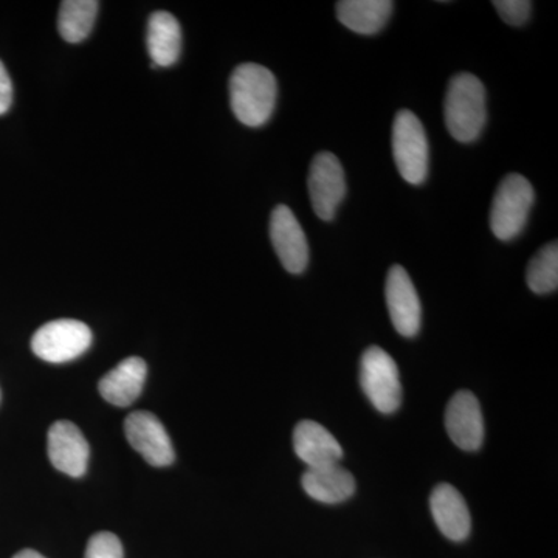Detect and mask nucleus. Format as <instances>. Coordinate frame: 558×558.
Segmentation results:
<instances>
[{
	"label": "nucleus",
	"mask_w": 558,
	"mask_h": 558,
	"mask_svg": "<svg viewBox=\"0 0 558 558\" xmlns=\"http://www.w3.org/2000/svg\"><path fill=\"white\" fill-rule=\"evenodd\" d=\"M230 105L242 124L259 128L277 106L278 84L274 73L259 64H242L230 76Z\"/></svg>",
	"instance_id": "f257e3e1"
},
{
	"label": "nucleus",
	"mask_w": 558,
	"mask_h": 558,
	"mask_svg": "<svg viewBox=\"0 0 558 558\" xmlns=\"http://www.w3.org/2000/svg\"><path fill=\"white\" fill-rule=\"evenodd\" d=\"M447 130L461 143L480 137L487 121L486 87L472 73L451 78L444 105Z\"/></svg>",
	"instance_id": "f03ea898"
},
{
	"label": "nucleus",
	"mask_w": 558,
	"mask_h": 558,
	"mask_svg": "<svg viewBox=\"0 0 558 558\" xmlns=\"http://www.w3.org/2000/svg\"><path fill=\"white\" fill-rule=\"evenodd\" d=\"M535 201L531 182L521 174H509L499 183L490 208V230L499 241H512L526 227Z\"/></svg>",
	"instance_id": "7ed1b4c3"
},
{
	"label": "nucleus",
	"mask_w": 558,
	"mask_h": 558,
	"mask_svg": "<svg viewBox=\"0 0 558 558\" xmlns=\"http://www.w3.org/2000/svg\"><path fill=\"white\" fill-rule=\"evenodd\" d=\"M392 154L405 182L421 185L428 175L429 149L424 124L411 110H400L392 124Z\"/></svg>",
	"instance_id": "20e7f679"
},
{
	"label": "nucleus",
	"mask_w": 558,
	"mask_h": 558,
	"mask_svg": "<svg viewBox=\"0 0 558 558\" xmlns=\"http://www.w3.org/2000/svg\"><path fill=\"white\" fill-rule=\"evenodd\" d=\"M360 384L380 413L391 414L402 402V384L395 359L379 347L366 349L360 365Z\"/></svg>",
	"instance_id": "39448f33"
},
{
	"label": "nucleus",
	"mask_w": 558,
	"mask_h": 558,
	"mask_svg": "<svg viewBox=\"0 0 558 558\" xmlns=\"http://www.w3.org/2000/svg\"><path fill=\"white\" fill-rule=\"evenodd\" d=\"M92 344V330L78 319H54L36 330L32 349L44 362L65 363L78 359Z\"/></svg>",
	"instance_id": "423d86ee"
},
{
	"label": "nucleus",
	"mask_w": 558,
	"mask_h": 558,
	"mask_svg": "<svg viewBox=\"0 0 558 558\" xmlns=\"http://www.w3.org/2000/svg\"><path fill=\"white\" fill-rule=\"evenodd\" d=\"M310 196L315 215L322 220L336 218L337 209L347 196L343 167L332 153H319L311 165Z\"/></svg>",
	"instance_id": "0eeeda50"
},
{
	"label": "nucleus",
	"mask_w": 558,
	"mask_h": 558,
	"mask_svg": "<svg viewBox=\"0 0 558 558\" xmlns=\"http://www.w3.org/2000/svg\"><path fill=\"white\" fill-rule=\"evenodd\" d=\"M124 433L132 449L138 451L154 468H167L175 453L167 428L148 411H134L124 421Z\"/></svg>",
	"instance_id": "6e6552de"
},
{
	"label": "nucleus",
	"mask_w": 558,
	"mask_h": 558,
	"mask_svg": "<svg viewBox=\"0 0 558 558\" xmlns=\"http://www.w3.org/2000/svg\"><path fill=\"white\" fill-rule=\"evenodd\" d=\"M270 240L284 269L303 274L310 264V244L292 209L278 205L270 216Z\"/></svg>",
	"instance_id": "1a4fd4ad"
},
{
	"label": "nucleus",
	"mask_w": 558,
	"mask_h": 558,
	"mask_svg": "<svg viewBox=\"0 0 558 558\" xmlns=\"http://www.w3.org/2000/svg\"><path fill=\"white\" fill-rule=\"evenodd\" d=\"M385 295H387L389 317L400 336H417L422 322L421 300L409 271L402 266H392L389 269Z\"/></svg>",
	"instance_id": "9d476101"
},
{
	"label": "nucleus",
	"mask_w": 558,
	"mask_h": 558,
	"mask_svg": "<svg viewBox=\"0 0 558 558\" xmlns=\"http://www.w3.org/2000/svg\"><path fill=\"white\" fill-rule=\"evenodd\" d=\"M90 449L81 429L69 421H58L49 429L51 464L72 478H80L89 464Z\"/></svg>",
	"instance_id": "9b49d317"
},
{
	"label": "nucleus",
	"mask_w": 558,
	"mask_h": 558,
	"mask_svg": "<svg viewBox=\"0 0 558 558\" xmlns=\"http://www.w3.org/2000/svg\"><path fill=\"white\" fill-rule=\"evenodd\" d=\"M450 439L465 451H476L484 442V418L478 399L470 391H458L446 411Z\"/></svg>",
	"instance_id": "f8f14e48"
},
{
	"label": "nucleus",
	"mask_w": 558,
	"mask_h": 558,
	"mask_svg": "<svg viewBox=\"0 0 558 558\" xmlns=\"http://www.w3.org/2000/svg\"><path fill=\"white\" fill-rule=\"evenodd\" d=\"M293 449L296 457L310 469L340 464L343 458L339 440L329 429L314 421H303L293 432Z\"/></svg>",
	"instance_id": "ddd939ff"
},
{
	"label": "nucleus",
	"mask_w": 558,
	"mask_h": 558,
	"mask_svg": "<svg viewBox=\"0 0 558 558\" xmlns=\"http://www.w3.org/2000/svg\"><path fill=\"white\" fill-rule=\"evenodd\" d=\"M429 509L436 526L453 542H462L469 537L472 519L468 502L457 488L450 484H439L429 497Z\"/></svg>",
	"instance_id": "4468645a"
},
{
	"label": "nucleus",
	"mask_w": 558,
	"mask_h": 558,
	"mask_svg": "<svg viewBox=\"0 0 558 558\" xmlns=\"http://www.w3.org/2000/svg\"><path fill=\"white\" fill-rule=\"evenodd\" d=\"M148 366L145 360L130 357L109 371L98 384L101 398L116 407H128L138 399L145 385Z\"/></svg>",
	"instance_id": "2eb2a0df"
},
{
	"label": "nucleus",
	"mask_w": 558,
	"mask_h": 558,
	"mask_svg": "<svg viewBox=\"0 0 558 558\" xmlns=\"http://www.w3.org/2000/svg\"><path fill=\"white\" fill-rule=\"evenodd\" d=\"M301 484L311 498L325 505H339L355 492L354 476L347 469L340 468V464L307 469Z\"/></svg>",
	"instance_id": "dca6fc26"
},
{
	"label": "nucleus",
	"mask_w": 558,
	"mask_h": 558,
	"mask_svg": "<svg viewBox=\"0 0 558 558\" xmlns=\"http://www.w3.org/2000/svg\"><path fill=\"white\" fill-rule=\"evenodd\" d=\"M395 3L389 0H341L337 17L349 31L359 35H376L391 17Z\"/></svg>",
	"instance_id": "f3484780"
},
{
	"label": "nucleus",
	"mask_w": 558,
	"mask_h": 558,
	"mask_svg": "<svg viewBox=\"0 0 558 558\" xmlns=\"http://www.w3.org/2000/svg\"><path fill=\"white\" fill-rule=\"evenodd\" d=\"M182 49V31L179 21L168 11H157L148 24V51L157 68L175 64Z\"/></svg>",
	"instance_id": "a211bd4d"
},
{
	"label": "nucleus",
	"mask_w": 558,
	"mask_h": 558,
	"mask_svg": "<svg viewBox=\"0 0 558 558\" xmlns=\"http://www.w3.org/2000/svg\"><path fill=\"white\" fill-rule=\"evenodd\" d=\"M100 3L97 0H65L58 14V31L62 39L78 44L90 35Z\"/></svg>",
	"instance_id": "6ab92c4d"
},
{
	"label": "nucleus",
	"mask_w": 558,
	"mask_h": 558,
	"mask_svg": "<svg viewBox=\"0 0 558 558\" xmlns=\"http://www.w3.org/2000/svg\"><path fill=\"white\" fill-rule=\"evenodd\" d=\"M529 289L538 295L556 292L558 288V245L549 242L529 263L526 271Z\"/></svg>",
	"instance_id": "aec40b11"
},
{
	"label": "nucleus",
	"mask_w": 558,
	"mask_h": 558,
	"mask_svg": "<svg viewBox=\"0 0 558 558\" xmlns=\"http://www.w3.org/2000/svg\"><path fill=\"white\" fill-rule=\"evenodd\" d=\"M86 558H123V546L112 532H98L87 543Z\"/></svg>",
	"instance_id": "412c9836"
},
{
	"label": "nucleus",
	"mask_w": 558,
	"mask_h": 558,
	"mask_svg": "<svg viewBox=\"0 0 558 558\" xmlns=\"http://www.w3.org/2000/svg\"><path fill=\"white\" fill-rule=\"evenodd\" d=\"M494 7L501 20L513 27L526 24L531 17L532 2L529 0H495Z\"/></svg>",
	"instance_id": "4be33fe9"
},
{
	"label": "nucleus",
	"mask_w": 558,
	"mask_h": 558,
	"mask_svg": "<svg viewBox=\"0 0 558 558\" xmlns=\"http://www.w3.org/2000/svg\"><path fill=\"white\" fill-rule=\"evenodd\" d=\"M11 102H13V84L5 65L0 61V116L9 112Z\"/></svg>",
	"instance_id": "5701e85b"
},
{
	"label": "nucleus",
	"mask_w": 558,
	"mask_h": 558,
	"mask_svg": "<svg viewBox=\"0 0 558 558\" xmlns=\"http://www.w3.org/2000/svg\"><path fill=\"white\" fill-rule=\"evenodd\" d=\"M13 558H46V557L40 556V554L36 553V550L24 549V550H21V553H17L16 556H14Z\"/></svg>",
	"instance_id": "b1692460"
},
{
	"label": "nucleus",
	"mask_w": 558,
	"mask_h": 558,
	"mask_svg": "<svg viewBox=\"0 0 558 558\" xmlns=\"http://www.w3.org/2000/svg\"><path fill=\"white\" fill-rule=\"evenodd\" d=\"M0 400H2V391H0Z\"/></svg>",
	"instance_id": "393cba45"
}]
</instances>
